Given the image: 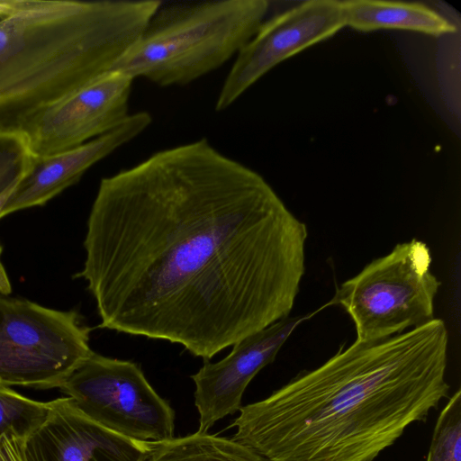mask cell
I'll return each mask as SVG.
<instances>
[{"instance_id":"6da1fadb","label":"cell","mask_w":461,"mask_h":461,"mask_svg":"<svg viewBox=\"0 0 461 461\" xmlns=\"http://www.w3.org/2000/svg\"><path fill=\"white\" fill-rule=\"evenodd\" d=\"M307 237L258 173L201 139L101 180L76 276L101 328L209 361L289 316Z\"/></svg>"},{"instance_id":"7a4b0ae2","label":"cell","mask_w":461,"mask_h":461,"mask_svg":"<svg viewBox=\"0 0 461 461\" xmlns=\"http://www.w3.org/2000/svg\"><path fill=\"white\" fill-rule=\"evenodd\" d=\"M447 345L436 318L355 341L242 406L231 438L268 461H374L447 398Z\"/></svg>"},{"instance_id":"3957f363","label":"cell","mask_w":461,"mask_h":461,"mask_svg":"<svg viewBox=\"0 0 461 461\" xmlns=\"http://www.w3.org/2000/svg\"><path fill=\"white\" fill-rule=\"evenodd\" d=\"M162 3L32 0L0 18V129L21 130L113 70Z\"/></svg>"},{"instance_id":"277c9868","label":"cell","mask_w":461,"mask_h":461,"mask_svg":"<svg viewBox=\"0 0 461 461\" xmlns=\"http://www.w3.org/2000/svg\"><path fill=\"white\" fill-rule=\"evenodd\" d=\"M268 6L267 0L162 3L113 70L160 86L187 85L237 55Z\"/></svg>"},{"instance_id":"5b68a950","label":"cell","mask_w":461,"mask_h":461,"mask_svg":"<svg viewBox=\"0 0 461 461\" xmlns=\"http://www.w3.org/2000/svg\"><path fill=\"white\" fill-rule=\"evenodd\" d=\"M429 248L421 240L397 244L342 283L329 304L341 306L356 328L357 342H374L434 319L441 282L431 272Z\"/></svg>"},{"instance_id":"8992f818","label":"cell","mask_w":461,"mask_h":461,"mask_svg":"<svg viewBox=\"0 0 461 461\" xmlns=\"http://www.w3.org/2000/svg\"><path fill=\"white\" fill-rule=\"evenodd\" d=\"M74 310L0 294V384L59 388L94 352Z\"/></svg>"},{"instance_id":"52a82bcc","label":"cell","mask_w":461,"mask_h":461,"mask_svg":"<svg viewBox=\"0 0 461 461\" xmlns=\"http://www.w3.org/2000/svg\"><path fill=\"white\" fill-rule=\"evenodd\" d=\"M59 388L84 415L116 434L140 442L174 438L175 411L137 363L93 352Z\"/></svg>"},{"instance_id":"ba28073f","label":"cell","mask_w":461,"mask_h":461,"mask_svg":"<svg viewBox=\"0 0 461 461\" xmlns=\"http://www.w3.org/2000/svg\"><path fill=\"white\" fill-rule=\"evenodd\" d=\"M345 23L342 1L309 0L264 21L236 55L215 109L230 106L274 67L333 36Z\"/></svg>"},{"instance_id":"9c48e42d","label":"cell","mask_w":461,"mask_h":461,"mask_svg":"<svg viewBox=\"0 0 461 461\" xmlns=\"http://www.w3.org/2000/svg\"><path fill=\"white\" fill-rule=\"evenodd\" d=\"M133 80L111 70L32 118L19 130L32 154L70 149L116 128L129 116Z\"/></svg>"},{"instance_id":"30bf717a","label":"cell","mask_w":461,"mask_h":461,"mask_svg":"<svg viewBox=\"0 0 461 461\" xmlns=\"http://www.w3.org/2000/svg\"><path fill=\"white\" fill-rule=\"evenodd\" d=\"M308 316L285 317L236 342L221 360L204 365L191 375L195 385L194 404L199 432H207L218 420L242 407L243 393L256 375L272 363L278 351Z\"/></svg>"},{"instance_id":"8fae6325","label":"cell","mask_w":461,"mask_h":461,"mask_svg":"<svg viewBox=\"0 0 461 461\" xmlns=\"http://www.w3.org/2000/svg\"><path fill=\"white\" fill-rule=\"evenodd\" d=\"M45 420L25 439L26 461H140L149 442L116 434L62 397L50 402Z\"/></svg>"},{"instance_id":"7c38bea8","label":"cell","mask_w":461,"mask_h":461,"mask_svg":"<svg viewBox=\"0 0 461 461\" xmlns=\"http://www.w3.org/2000/svg\"><path fill=\"white\" fill-rule=\"evenodd\" d=\"M151 122L148 112H138L129 114L109 132L80 146L46 156H33L26 174L7 199L0 219L20 210L44 205L78 182L95 163L143 132Z\"/></svg>"},{"instance_id":"4fadbf2b","label":"cell","mask_w":461,"mask_h":461,"mask_svg":"<svg viewBox=\"0 0 461 461\" xmlns=\"http://www.w3.org/2000/svg\"><path fill=\"white\" fill-rule=\"evenodd\" d=\"M342 5L346 26L359 32L394 29L433 36L456 32L454 23L420 3L346 0Z\"/></svg>"},{"instance_id":"5bb4252c","label":"cell","mask_w":461,"mask_h":461,"mask_svg":"<svg viewBox=\"0 0 461 461\" xmlns=\"http://www.w3.org/2000/svg\"><path fill=\"white\" fill-rule=\"evenodd\" d=\"M140 461H268L231 438L208 432L149 442Z\"/></svg>"},{"instance_id":"9a60e30c","label":"cell","mask_w":461,"mask_h":461,"mask_svg":"<svg viewBox=\"0 0 461 461\" xmlns=\"http://www.w3.org/2000/svg\"><path fill=\"white\" fill-rule=\"evenodd\" d=\"M50 402H41L0 384V437L7 432L27 438L47 418Z\"/></svg>"},{"instance_id":"2e32d148","label":"cell","mask_w":461,"mask_h":461,"mask_svg":"<svg viewBox=\"0 0 461 461\" xmlns=\"http://www.w3.org/2000/svg\"><path fill=\"white\" fill-rule=\"evenodd\" d=\"M426 461H461V390L448 398L433 430Z\"/></svg>"},{"instance_id":"e0dca14e","label":"cell","mask_w":461,"mask_h":461,"mask_svg":"<svg viewBox=\"0 0 461 461\" xmlns=\"http://www.w3.org/2000/svg\"><path fill=\"white\" fill-rule=\"evenodd\" d=\"M32 158L20 131L0 129V196L15 188Z\"/></svg>"},{"instance_id":"ac0fdd59","label":"cell","mask_w":461,"mask_h":461,"mask_svg":"<svg viewBox=\"0 0 461 461\" xmlns=\"http://www.w3.org/2000/svg\"><path fill=\"white\" fill-rule=\"evenodd\" d=\"M25 439L14 432H7L0 437V461H26Z\"/></svg>"},{"instance_id":"d6986e66","label":"cell","mask_w":461,"mask_h":461,"mask_svg":"<svg viewBox=\"0 0 461 461\" xmlns=\"http://www.w3.org/2000/svg\"><path fill=\"white\" fill-rule=\"evenodd\" d=\"M32 0H0V18L9 16L30 6Z\"/></svg>"},{"instance_id":"ffe728a7","label":"cell","mask_w":461,"mask_h":461,"mask_svg":"<svg viewBox=\"0 0 461 461\" xmlns=\"http://www.w3.org/2000/svg\"><path fill=\"white\" fill-rule=\"evenodd\" d=\"M2 246L0 245V294H9L12 288H11V283L9 280V277L7 276V273L5 271V268L1 261V255H2Z\"/></svg>"},{"instance_id":"44dd1931","label":"cell","mask_w":461,"mask_h":461,"mask_svg":"<svg viewBox=\"0 0 461 461\" xmlns=\"http://www.w3.org/2000/svg\"><path fill=\"white\" fill-rule=\"evenodd\" d=\"M14 190L8 191V192L5 193L4 194H2V195L0 196V214H1V212H2V210H3V208H4V206H5V204L6 201H7V199L9 198L10 194H12V192H13Z\"/></svg>"}]
</instances>
